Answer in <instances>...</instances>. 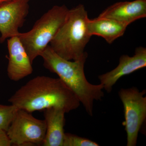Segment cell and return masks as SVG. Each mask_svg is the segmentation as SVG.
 <instances>
[{"instance_id":"8","label":"cell","mask_w":146,"mask_h":146,"mask_svg":"<svg viewBox=\"0 0 146 146\" xmlns=\"http://www.w3.org/2000/svg\"><path fill=\"white\" fill-rule=\"evenodd\" d=\"M146 48L140 46L136 48L132 56L123 55L120 57L119 64L113 70L98 76L101 84L108 93L112 91L117 81L123 76L146 67Z\"/></svg>"},{"instance_id":"10","label":"cell","mask_w":146,"mask_h":146,"mask_svg":"<svg viewBox=\"0 0 146 146\" xmlns=\"http://www.w3.org/2000/svg\"><path fill=\"white\" fill-rule=\"evenodd\" d=\"M100 17L112 18L127 26L146 17V0L119 2L104 10Z\"/></svg>"},{"instance_id":"4","label":"cell","mask_w":146,"mask_h":146,"mask_svg":"<svg viewBox=\"0 0 146 146\" xmlns=\"http://www.w3.org/2000/svg\"><path fill=\"white\" fill-rule=\"evenodd\" d=\"M68 11L64 5H55L35 22L30 31L18 34L17 36L32 64L56 34L66 19Z\"/></svg>"},{"instance_id":"14","label":"cell","mask_w":146,"mask_h":146,"mask_svg":"<svg viewBox=\"0 0 146 146\" xmlns=\"http://www.w3.org/2000/svg\"><path fill=\"white\" fill-rule=\"evenodd\" d=\"M100 145L94 141L71 134L65 133L63 146H99Z\"/></svg>"},{"instance_id":"1","label":"cell","mask_w":146,"mask_h":146,"mask_svg":"<svg viewBox=\"0 0 146 146\" xmlns=\"http://www.w3.org/2000/svg\"><path fill=\"white\" fill-rule=\"evenodd\" d=\"M8 101L17 109L30 113L50 108L64 110L66 113L78 108L80 102L59 78L37 76L21 86Z\"/></svg>"},{"instance_id":"2","label":"cell","mask_w":146,"mask_h":146,"mask_svg":"<svg viewBox=\"0 0 146 146\" xmlns=\"http://www.w3.org/2000/svg\"><path fill=\"white\" fill-rule=\"evenodd\" d=\"M40 56L44 67L58 76L75 94L88 115L93 116L94 101L101 100L104 94L102 84H93L86 79L84 67L87 53L78 60H67L56 53L48 45Z\"/></svg>"},{"instance_id":"7","label":"cell","mask_w":146,"mask_h":146,"mask_svg":"<svg viewBox=\"0 0 146 146\" xmlns=\"http://www.w3.org/2000/svg\"><path fill=\"white\" fill-rule=\"evenodd\" d=\"M30 0H15L0 6V43L19 34L28 15Z\"/></svg>"},{"instance_id":"9","label":"cell","mask_w":146,"mask_h":146,"mask_svg":"<svg viewBox=\"0 0 146 146\" xmlns=\"http://www.w3.org/2000/svg\"><path fill=\"white\" fill-rule=\"evenodd\" d=\"M9 62L7 74L11 80L18 81L31 74L32 63L18 36L7 40Z\"/></svg>"},{"instance_id":"16","label":"cell","mask_w":146,"mask_h":146,"mask_svg":"<svg viewBox=\"0 0 146 146\" xmlns=\"http://www.w3.org/2000/svg\"><path fill=\"white\" fill-rule=\"evenodd\" d=\"M13 1H15V0H0V6L3 5L6 3Z\"/></svg>"},{"instance_id":"6","label":"cell","mask_w":146,"mask_h":146,"mask_svg":"<svg viewBox=\"0 0 146 146\" xmlns=\"http://www.w3.org/2000/svg\"><path fill=\"white\" fill-rule=\"evenodd\" d=\"M46 131L45 120L34 117L31 113L17 109L7 131L12 145H42Z\"/></svg>"},{"instance_id":"11","label":"cell","mask_w":146,"mask_h":146,"mask_svg":"<svg viewBox=\"0 0 146 146\" xmlns=\"http://www.w3.org/2000/svg\"><path fill=\"white\" fill-rule=\"evenodd\" d=\"M46 131L43 146H63L65 133L64 110L50 108L43 110Z\"/></svg>"},{"instance_id":"15","label":"cell","mask_w":146,"mask_h":146,"mask_svg":"<svg viewBox=\"0 0 146 146\" xmlns=\"http://www.w3.org/2000/svg\"><path fill=\"white\" fill-rule=\"evenodd\" d=\"M12 146L6 131L0 129V146Z\"/></svg>"},{"instance_id":"5","label":"cell","mask_w":146,"mask_h":146,"mask_svg":"<svg viewBox=\"0 0 146 146\" xmlns=\"http://www.w3.org/2000/svg\"><path fill=\"white\" fill-rule=\"evenodd\" d=\"M146 90L140 91L133 86L120 89L119 97L124 107L125 121L123 125L127 134V146H135L138 134L146 118Z\"/></svg>"},{"instance_id":"12","label":"cell","mask_w":146,"mask_h":146,"mask_svg":"<svg viewBox=\"0 0 146 146\" xmlns=\"http://www.w3.org/2000/svg\"><path fill=\"white\" fill-rule=\"evenodd\" d=\"M87 29L89 34L101 36L111 44L124 34L128 26L112 18L98 16L88 19Z\"/></svg>"},{"instance_id":"3","label":"cell","mask_w":146,"mask_h":146,"mask_svg":"<svg viewBox=\"0 0 146 146\" xmlns=\"http://www.w3.org/2000/svg\"><path fill=\"white\" fill-rule=\"evenodd\" d=\"M89 18L82 4L69 9L64 23L50 42L53 50L66 60H78L85 54L84 49L91 36L87 29Z\"/></svg>"},{"instance_id":"13","label":"cell","mask_w":146,"mask_h":146,"mask_svg":"<svg viewBox=\"0 0 146 146\" xmlns=\"http://www.w3.org/2000/svg\"><path fill=\"white\" fill-rule=\"evenodd\" d=\"M17 109L12 104L4 105L0 104V129L7 131Z\"/></svg>"}]
</instances>
